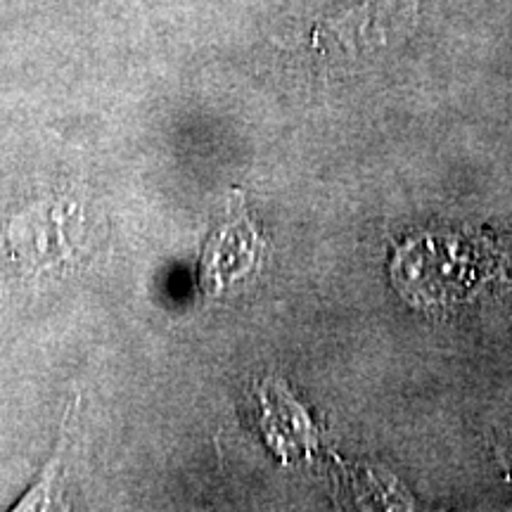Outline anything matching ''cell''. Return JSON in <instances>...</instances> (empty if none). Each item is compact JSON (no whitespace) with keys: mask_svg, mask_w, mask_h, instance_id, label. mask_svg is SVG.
Returning <instances> with one entry per match:
<instances>
[{"mask_svg":"<svg viewBox=\"0 0 512 512\" xmlns=\"http://www.w3.org/2000/svg\"><path fill=\"white\" fill-rule=\"evenodd\" d=\"M76 406H79V396H74V403L69 406L67 411V418H64V427H62V434H60V444H57L53 458L48 460V465L43 467L41 477H38V482H34V486L19 498V503L12 508V512H22V510H50L55 505V482H57V475H60L62 470V460H64V453H67V444H69V420H72V413L76 411Z\"/></svg>","mask_w":512,"mask_h":512,"instance_id":"cell-3","label":"cell"},{"mask_svg":"<svg viewBox=\"0 0 512 512\" xmlns=\"http://www.w3.org/2000/svg\"><path fill=\"white\" fill-rule=\"evenodd\" d=\"M254 230L245 216H233L209 245L204 247L202 285L204 290L219 292L233 283L242 271H247L254 259Z\"/></svg>","mask_w":512,"mask_h":512,"instance_id":"cell-2","label":"cell"},{"mask_svg":"<svg viewBox=\"0 0 512 512\" xmlns=\"http://www.w3.org/2000/svg\"><path fill=\"white\" fill-rule=\"evenodd\" d=\"M74 219V211L67 204L57 202L53 207H31L19 214L10 223L8 245L22 261H27L41 271V268L57 266L60 261L69 259L74 252L69 240V223Z\"/></svg>","mask_w":512,"mask_h":512,"instance_id":"cell-1","label":"cell"}]
</instances>
